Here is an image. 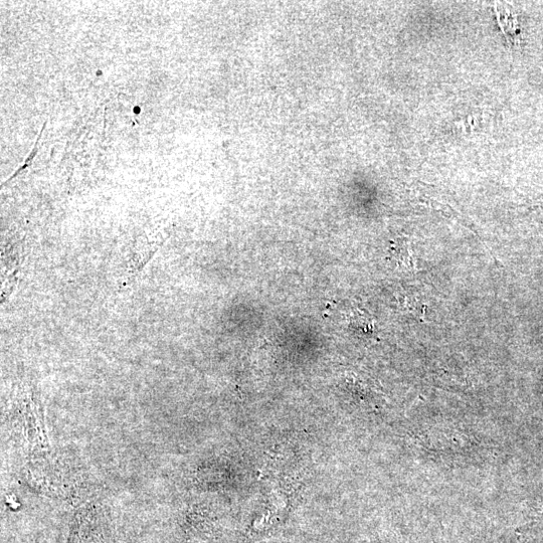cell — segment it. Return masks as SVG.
Returning a JSON list of instances; mask_svg holds the SVG:
<instances>
[{
    "mask_svg": "<svg viewBox=\"0 0 543 543\" xmlns=\"http://www.w3.org/2000/svg\"><path fill=\"white\" fill-rule=\"evenodd\" d=\"M394 254L397 258L398 264L415 271L417 269V263L415 261L412 246L408 241H401L394 247Z\"/></svg>",
    "mask_w": 543,
    "mask_h": 543,
    "instance_id": "1",
    "label": "cell"
},
{
    "mask_svg": "<svg viewBox=\"0 0 543 543\" xmlns=\"http://www.w3.org/2000/svg\"><path fill=\"white\" fill-rule=\"evenodd\" d=\"M47 124H48V120H46L43 124V127L40 131V134L36 140V143L31 151V153L29 154V156L27 157L25 163L16 171L15 174H13L7 181L6 184L10 183L11 180H13L14 178H16L17 176H19L20 174H22V172L24 170H26L27 168H29L30 166H32V163L34 161V159L37 157V154L39 152V145H40V141H41V138L43 136V133L47 127Z\"/></svg>",
    "mask_w": 543,
    "mask_h": 543,
    "instance_id": "2",
    "label": "cell"
}]
</instances>
